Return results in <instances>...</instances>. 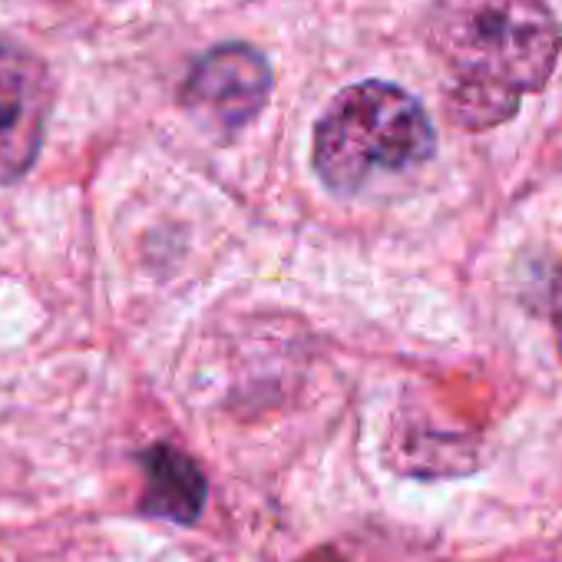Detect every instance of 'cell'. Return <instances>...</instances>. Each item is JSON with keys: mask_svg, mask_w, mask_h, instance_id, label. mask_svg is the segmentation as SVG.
Wrapping results in <instances>:
<instances>
[{"mask_svg": "<svg viewBox=\"0 0 562 562\" xmlns=\"http://www.w3.org/2000/svg\"><path fill=\"white\" fill-rule=\"evenodd\" d=\"M427 37L453 77L447 110L463 130L513 116L522 93L546 87L562 50L546 0H434Z\"/></svg>", "mask_w": 562, "mask_h": 562, "instance_id": "1", "label": "cell"}, {"mask_svg": "<svg viewBox=\"0 0 562 562\" xmlns=\"http://www.w3.org/2000/svg\"><path fill=\"white\" fill-rule=\"evenodd\" d=\"M434 149L424 106L384 80L341 90L315 126V169L331 192H358L371 176L427 162Z\"/></svg>", "mask_w": 562, "mask_h": 562, "instance_id": "2", "label": "cell"}, {"mask_svg": "<svg viewBox=\"0 0 562 562\" xmlns=\"http://www.w3.org/2000/svg\"><path fill=\"white\" fill-rule=\"evenodd\" d=\"M268 97V60L248 44H222L195 60L179 100L209 130L235 133L265 110Z\"/></svg>", "mask_w": 562, "mask_h": 562, "instance_id": "3", "label": "cell"}, {"mask_svg": "<svg viewBox=\"0 0 562 562\" xmlns=\"http://www.w3.org/2000/svg\"><path fill=\"white\" fill-rule=\"evenodd\" d=\"M50 106V70L34 54L0 44V186L18 182L34 166Z\"/></svg>", "mask_w": 562, "mask_h": 562, "instance_id": "4", "label": "cell"}, {"mask_svg": "<svg viewBox=\"0 0 562 562\" xmlns=\"http://www.w3.org/2000/svg\"><path fill=\"white\" fill-rule=\"evenodd\" d=\"M143 476L146 486H143L139 509L146 516L182 522V526L199 519L209 496V483L189 453L169 443H156L143 453Z\"/></svg>", "mask_w": 562, "mask_h": 562, "instance_id": "5", "label": "cell"}, {"mask_svg": "<svg viewBox=\"0 0 562 562\" xmlns=\"http://www.w3.org/2000/svg\"><path fill=\"white\" fill-rule=\"evenodd\" d=\"M552 322H555V341H559V355H562V271L552 289Z\"/></svg>", "mask_w": 562, "mask_h": 562, "instance_id": "6", "label": "cell"}]
</instances>
